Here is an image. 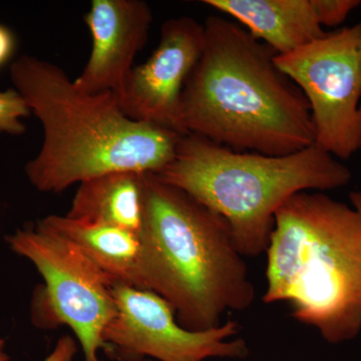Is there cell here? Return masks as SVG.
Instances as JSON below:
<instances>
[{
    "instance_id": "6da1fadb",
    "label": "cell",
    "mask_w": 361,
    "mask_h": 361,
    "mask_svg": "<svg viewBox=\"0 0 361 361\" xmlns=\"http://www.w3.org/2000/svg\"><path fill=\"white\" fill-rule=\"evenodd\" d=\"M180 99L185 134L237 152L285 156L314 145L310 104L246 28L211 16Z\"/></svg>"
},
{
    "instance_id": "7a4b0ae2",
    "label": "cell",
    "mask_w": 361,
    "mask_h": 361,
    "mask_svg": "<svg viewBox=\"0 0 361 361\" xmlns=\"http://www.w3.org/2000/svg\"><path fill=\"white\" fill-rule=\"evenodd\" d=\"M11 78L44 129L25 166L39 192L61 193L110 173L157 174L174 159L183 135L128 118L113 92H82L63 68L30 56L13 61Z\"/></svg>"
},
{
    "instance_id": "3957f363",
    "label": "cell",
    "mask_w": 361,
    "mask_h": 361,
    "mask_svg": "<svg viewBox=\"0 0 361 361\" xmlns=\"http://www.w3.org/2000/svg\"><path fill=\"white\" fill-rule=\"evenodd\" d=\"M349 202L293 195L275 214L265 303L286 302L297 322L332 344L361 331V191Z\"/></svg>"
},
{
    "instance_id": "277c9868",
    "label": "cell",
    "mask_w": 361,
    "mask_h": 361,
    "mask_svg": "<svg viewBox=\"0 0 361 361\" xmlns=\"http://www.w3.org/2000/svg\"><path fill=\"white\" fill-rule=\"evenodd\" d=\"M145 289L165 299L180 326L219 327L255 298L243 256L222 217L155 173L142 174L139 231Z\"/></svg>"
},
{
    "instance_id": "5b68a950",
    "label": "cell",
    "mask_w": 361,
    "mask_h": 361,
    "mask_svg": "<svg viewBox=\"0 0 361 361\" xmlns=\"http://www.w3.org/2000/svg\"><path fill=\"white\" fill-rule=\"evenodd\" d=\"M156 175L222 217L237 250L250 257L267 250L275 214L293 195L337 189L353 178L346 166L314 145L267 156L193 134L180 137L174 159Z\"/></svg>"
},
{
    "instance_id": "8992f818",
    "label": "cell",
    "mask_w": 361,
    "mask_h": 361,
    "mask_svg": "<svg viewBox=\"0 0 361 361\" xmlns=\"http://www.w3.org/2000/svg\"><path fill=\"white\" fill-rule=\"evenodd\" d=\"M6 241L44 278L32 299L33 323L45 329L66 325L82 346L85 361H101L99 351L106 349L103 334L116 314L115 280L42 221L8 235Z\"/></svg>"
},
{
    "instance_id": "52a82bcc",
    "label": "cell",
    "mask_w": 361,
    "mask_h": 361,
    "mask_svg": "<svg viewBox=\"0 0 361 361\" xmlns=\"http://www.w3.org/2000/svg\"><path fill=\"white\" fill-rule=\"evenodd\" d=\"M275 61L310 104L314 146L337 160L360 151L361 21Z\"/></svg>"
},
{
    "instance_id": "ba28073f",
    "label": "cell",
    "mask_w": 361,
    "mask_h": 361,
    "mask_svg": "<svg viewBox=\"0 0 361 361\" xmlns=\"http://www.w3.org/2000/svg\"><path fill=\"white\" fill-rule=\"evenodd\" d=\"M115 318L106 327L104 353L118 361H204L210 357L243 358V339L229 341L239 324L228 320L216 329L192 331L177 322L170 304L158 294L116 283Z\"/></svg>"
},
{
    "instance_id": "9c48e42d",
    "label": "cell",
    "mask_w": 361,
    "mask_h": 361,
    "mask_svg": "<svg viewBox=\"0 0 361 361\" xmlns=\"http://www.w3.org/2000/svg\"><path fill=\"white\" fill-rule=\"evenodd\" d=\"M160 37L152 56L133 68L116 97L128 118L186 135L180 99L187 78L203 52L205 28L193 18L180 16L166 20Z\"/></svg>"
},
{
    "instance_id": "30bf717a",
    "label": "cell",
    "mask_w": 361,
    "mask_h": 361,
    "mask_svg": "<svg viewBox=\"0 0 361 361\" xmlns=\"http://www.w3.org/2000/svg\"><path fill=\"white\" fill-rule=\"evenodd\" d=\"M85 21L92 35V52L73 84L87 94L116 96L147 44L153 11L144 0H92Z\"/></svg>"
},
{
    "instance_id": "8fae6325",
    "label": "cell",
    "mask_w": 361,
    "mask_h": 361,
    "mask_svg": "<svg viewBox=\"0 0 361 361\" xmlns=\"http://www.w3.org/2000/svg\"><path fill=\"white\" fill-rule=\"evenodd\" d=\"M203 4L238 21L277 56L327 33L320 0H204Z\"/></svg>"
},
{
    "instance_id": "7c38bea8",
    "label": "cell",
    "mask_w": 361,
    "mask_h": 361,
    "mask_svg": "<svg viewBox=\"0 0 361 361\" xmlns=\"http://www.w3.org/2000/svg\"><path fill=\"white\" fill-rule=\"evenodd\" d=\"M42 222L70 240L116 283L145 289L139 234L114 226L47 216Z\"/></svg>"
},
{
    "instance_id": "4fadbf2b",
    "label": "cell",
    "mask_w": 361,
    "mask_h": 361,
    "mask_svg": "<svg viewBox=\"0 0 361 361\" xmlns=\"http://www.w3.org/2000/svg\"><path fill=\"white\" fill-rule=\"evenodd\" d=\"M142 174L115 172L80 183L66 216L139 234L142 215Z\"/></svg>"
},
{
    "instance_id": "5bb4252c",
    "label": "cell",
    "mask_w": 361,
    "mask_h": 361,
    "mask_svg": "<svg viewBox=\"0 0 361 361\" xmlns=\"http://www.w3.org/2000/svg\"><path fill=\"white\" fill-rule=\"evenodd\" d=\"M30 114V106L18 90H0V134H25L26 128L21 118Z\"/></svg>"
},
{
    "instance_id": "9a60e30c",
    "label": "cell",
    "mask_w": 361,
    "mask_h": 361,
    "mask_svg": "<svg viewBox=\"0 0 361 361\" xmlns=\"http://www.w3.org/2000/svg\"><path fill=\"white\" fill-rule=\"evenodd\" d=\"M18 37L8 26L0 23V70L6 68L16 56Z\"/></svg>"
},
{
    "instance_id": "2e32d148",
    "label": "cell",
    "mask_w": 361,
    "mask_h": 361,
    "mask_svg": "<svg viewBox=\"0 0 361 361\" xmlns=\"http://www.w3.org/2000/svg\"><path fill=\"white\" fill-rule=\"evenodd\" d=\"M77 353V341L71 336H61L44 361H73Z\"/></svg>"
},
{
    "instance_id": "e0dca14e",
    "label": "cell",
    "mask_w": 361,
    "mask_h": 361,
    "mask_svg": "<svg viewBox=\"0 0 361 361\" xmlns=\"http://www.w3.org/2000/svg\"><path fill=\"white\" fill-rule=\"evenodd\" d=\"M11 357L7 355L6 350V341L4 339H0V361H9Z\"/></svg>"
},
{
    "instance_id": "ac0fdd59",
    "label": "cell",
    "mask_w": 361,
    "mask_h": 361,
    "mask_svg": "<svg viewBox=\"0 0 361 361\" xmlns=\"http://www.w3.org/2000/svg\"><path fill=\"white\" fill-rule=\"evenodd\" d=\"M141 361H156V360H149V358H146V360H142Z\"/></svg>"
}]
</instances>
